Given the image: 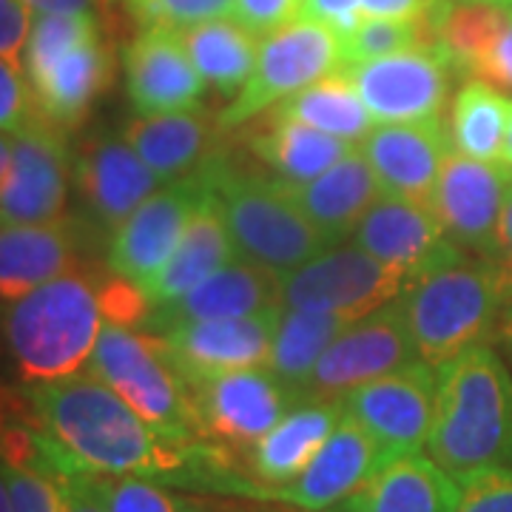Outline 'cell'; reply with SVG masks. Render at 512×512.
I'll return each mask as SVG.
<instances>
[{
    "label": "cell",
    "mask_w": 512,
    "mask_h": 512,
    "mask_svg": "<svg viewBox=\"0 0 512 512\" xmlns=\"http://www.w3.org/2000/svg\"><path fill=\"white\" fill-rule=\"evenodd\" d=\"M74 180L89 211L106 228L126 222L148 197L160 191L165 180L154 174L126 137L100 134L86 143L74 165Z\"/></svg>",
    "instance_id": "cell-21"
},
{
    "label": "cell",
    "mask_w": 512,
    "mask_h": 512,
    "mask_svg": "<svg viewBox=\"0 0 512 512\" xmlns=\"http://www.w3.org/2000/svg\"><path fill=\"white\" fill-rule=\"evenodd\" d=\"M37 123H46V120L37 111L35 94L26 74L0 57V131L20 134Z\"/></svg>",
    "instance_id": "cell-40"
},
{
    "label": "cell",
    "mask_w": 512,
    "mask_h": 512,
    "mask_svg": "<svg viewBox=\"0 0 512 512\" xmlns=\"http://www.w3.org/2000/svg\"><path fill=\"white\" fill-rule=\"evenodd\" d=\"M276 322L279 308L237 319L188 322L165 330L163 336L185 382H200L231 370L268 365Z\"/></svg>",
    "instance_id": "cell-17"
},
{
    "label": "cell",
    "mask_w": 512,
    "mask_h": 512,
    "mask_svg": "<svg viewBox=\"0 0 512 512\" xmlns=\"http://www.w3.org/2000/svg\"><path fill=\"white\" fill-rule=\"evenodd\" d=\"M498 274L501 291H504V305L512 302V188L501 211V222H498V237H495V251L487 259Z\"/></svg>",
    "instance_id": "cell-48"
},
{
    "label": "cell",
    "mask_w": 512,
    "mask_h": 512,
    "mask_svg": "<svg viewBox=\"0 0 512 512\" xmlns=\"http://www.w3.org/2000/svg\"><path fill=\"white\" fill-rule=\"evenodd\" d=\"M114 80V49L106 37H94L55 60L29 80L37 111L49 126L69 131L86 120L92 106L109 92Z\"/></svg>",
    "instance_id": "cell-25"
},
{
    "label": "cell",
    "mask_w": 512,
    "mask_h": 512,
    "mask_svg": "<svg viewBox=\"0 0 512 512\" xmlns=\"http://www.w3.org/2000/svg\"><path fill=\"white\" fill-rule=\"evenodd\" d=\"M0 512H15L12 510V493H9V481L3 473V464H0Z\"/></svg>",
    "instance_id": "cell-53"
},
{
    "label": "cell",
    "mask_w": 512,
    "mask_h": 512,
    "mask_svg": "<svg viewBox=\"0 0 512 512\" xmlns=\"http://www.w3.org/2000/svg\"><path fill=\"white\" fill-rule=\"evenodd\" d=\"M453 72V60L439 46L376 57L345 69L379 126L441 117L450 97Z\"/></svg>",
    "instance_id": "cell-12"
},
{
    "label": "cell",
    "mask_w": 512,
    "mask_h": 512,
    "mask_svg": "<svg viewBox=\"0 0 512 512\" xmlns=\"http://www.w3.org/2000/svg\"><path fill=\"white\" fill-rule=\"evenodd\" d=\"M123 3H126V0H123Z\"/></svg>",
    "instance_id": "cell-55"
},
{
    "label": "cell",
    "mask_w": 512,
    "mask_h": 512,
    "mask_svg": "<svg viewBox=\"0 0 512 512\" xmlns=\"http://www.w3.org/2000/svg\"><path fill=\"white\" fill-rule=\"evenodd\" d=\"M128 100L140 117L194 111L202 106L205 80L194 69L177 29L148 26L123 55Z\"/></svg>",
    "instance_id": "cell-18"
},
{
    "label": "cell",
    "mask_w": 512,
    "mask_h": 512,
    "mask_svg": "<svg viewBox=\"0 0 512 512\" xmlns=\"http://www.w3.org/2000/svg\"><path fill=\"white\" fill-rule=\"evenodd\" d=\"M453 512H512V467H490L458 478Z\"/></svg>",
    "instance_id": "cell-39"
},
{
    "label": "cell",
    "mask_w": 512,
    "mask_h": 512,
    "mask_svg": "<svg viewBox=\"0 0 512 512\" xmlns=\"http://www.w3.org/2000/svg\"><path fill=\"white\" fill-rule=\"evenodd\" d=\"M109 512H211L202 501L174 493L154 478L103 476Z\"/></svg>",
    "instance_id": "cell-37"
},
{
    "label": "cell",
    "mask_w": 512,
    "mask_h": 512,
    "mask_svg": "<svg viewBox=\"0 0 512 512\" xmlns=\"http://www.w3.org/2000/svg\"><path fill=\"white\" fill-rule=\"evenodd\" d=\"M35 15H69V12H92L100 15L103 0H20Z\"/></svg>",
    "instance_id": "cell-49"
},
{
    "label": "cell",
    "mask_w": 512,
    "mask_h": 512,
    "mask_svg": "<svg viewBox=\"0 0 512 512\" xmlns=\"http://www.w3.org/2000/svg\"><path fill=\"white\" fill-rule=\"evenodd\" d=\"M458 481L424 453L382 461L365 484L339 504V512H453Z\"/></svg>",
    "instance_id": "cell-27"
},
{
    "label": "cell",
    "mask_w": 512,
    "mask_h": 512,
    "mask_svg": "<svg viewBox=\"0 0 512 512\" xmlns=\"http://www.w3.org/2000/svg\"><path fill=\"white\" fill-rule=\"evenodd\" d=\"M493 339L510 350V359H512V302L510 305H504V311H501V316H498V325H495Z\"/></svg>",
    "instance_id": "cell-50"
},
{
    "label": "cell",
    "mask_w": 512,
    "mask_h": 512,
    "mask_svg": "<svg viewBox=\"0 0 512 512\" xmlns=\"http://www.w3.org/2000/svg\"><path fill=\"white\" fill-rule=\"evenodd\" d=\"M89 367L165 439L202 444L191 387L174 365L163 333L106 322Z\"/></svg>",
    "instance_id": "cell-6"
},
{
    "label": "cell",
    "mask_w": 512,
    "mask_h": 512,
    "mask_svg": "<svg viewBox=\"0 0 512 512\" xmlns=\"http://www.w3.org/2000/svg\"><path fill=\"white\" fill-rule=\"evenodd\" d=\"M424 450L456 481L512 467V373L490 345L436 367V416Z\"/></svg>",
    "instance_id": "cell-2"
},
{
    "label": "cell",
    "mask_w": 512,
    "mask_h": 512,
    "mask_svg": "<svg viewBox=\"0 0 512 512\" xmlns=\"http://www.w3.org/2000/svg\"><path fill=\"white\" fill-rule=\"evenodd\" d=\"M510 100L484 80L464 83L453 97L450 109V143L453 151L481 160L501 163L504 134H507Z\"/></svg>",
    "instance_id": "cell-34"
},
{
    "label": "cell",
    "mask_w": 512,
    "mask_h": 512,
    "mask_svg": "<svg viewBox=\"0 0 512 512\" xmlns=\"http://www.w3.org/2000/svg\"><path fill=\"white\" fill-rule=\"evenodd\" d=\"M348 325L350 319L336 316V313L279 308L274 345H271V356H268L265 367L274 370L276 376L291 387V393L299 402V393H302L316 362Z\"/></svg>",
    "instance_id": "cell-33"
},
{
    "label": "cell",
    "mask_w": 512,
    "mask_h": 512,
    "mask_svg": "<svg viewBox=\"0 0 512 512\" xmlns=\"http://www.w3.org/2000/svg\"><path fill=\"white\" fill-rule=\"evenodd\" d=\"M353 419L387 456L421 453L427 447L436 416V367L424 359L359 384L342 399Z\"/></svg>",
    "instance_id": "cell-11"
},
{
    "label": "cell",
    "mask_w": 512,
    "mask_h": 512,
    "mask_svg": "<svg viewBox=\"0 0 512 512\" xmlns=\"http://www.w3.org/2000/svg\"><path fill=\"white\" fill-rule=\"evenodd\" d=\"M501 163L512 171V100H510V117H507V134H504V151H501Z\"/></svg>",
    "instance_id": "cell-52"
},
{
    "label": "cell",
    "mask_w": 512,
    "mask_h": 512,
    "mask_svg": "<svg viewBox=\"0 0 512 512\" xmlns=\"http://www.w3.org/2000/svg\"><path fill=\"white\" fill-rule=\"evenodd\" d=\"M510 188L512 171L504 163H481L453 151L441 165L430 205L461 251L490 259Z\"/></svg>",
    "instance_id": "cell-14"
},
{
    "label": "cell",
    "mask_w": 512,
    "mask_h": 512,
    "mask_svg": "<svg viewBox=\"0 0 512 512\" xmlns=\"http://www.w3.org/2000/svg\"><path fill=\"white\" fill-rule=\"evenodd\" d=\"M237 256V245H234V237L228 231L220 202L214 200V194H208L188 222L177 251L160 268V274L143 288L151 308L157 311V308L177 302L191 288H197L202 279L217 274Z\"/></svg>",
    "instance_id": "cell-28"
},
{
    "label": "cell",
    "mask_w": 512,
    "mask_h": 512,
    "mask_svg": "<svg viewBox=\"0 0 512 512\" xmlns=\"http://www.w3.org/2000/svg\"><path fill=\"white\" fill-rule=\"evenodd\" d=\"M387 458L390 456L382 447L345 416L299 476L282 487L265 490L262 498H274L308 512L330 510L348 501Z\"/></svg>",
    "instance_id": "cell-19"
},
{
    "label": "cell",
    "mask_w": 512,
    "mask_h": 512,
    "mask_svg": "<svg viewBox=\"0 0 512 512\" xmlns=\"http://www.w3.org/2000/svg\"><path fill=\"white\" fill-rule=\"evenodd\" d=\"M103 325L100 282L86 271H69L9 302L3 339L23 382L49 384L89 365Z\"/></svg>",
    "instance_id": "cell-3"
},
{
    "label": "cell",
    "mask_w": 512,
    "mask_h": 512,
    "mask_svg": "<svg viewBox=\"0 0 512 512\" xmlns=\"http://www.w3.org/2000/svg\"><path fill=\"white\" fill-rule=\"evenodd\" d=\"M359 151L373 168L382 194L430 202L441 165L453 154V143L441 117H436L421 123L376 126L359 143Z\"/></svg>",
    "instance_id": "cell-20"
},
{
    "label": "cell",
    "mask_w": 512,
    "mask_h": 512,
    "mask_svg": "<svg viewBox=\"0 0 512 512\" xmlns=\"http://www.w3.org/2000/svg\"><path fill=\"white\" fill-rule=\"evenodd\" d=\"M12 146H15V134L0 131V183L9 174V165H12Z\"/></svg>",
    "instance_id": "cell-51"
},
{
    "label": "cell",
    "mask_w": 512,
    "mask_h": 512,
    "mask_svg": "<svg viewBox=\"0 0 512 512\" xmlns=\"http://www.w3.org/2000/svg\"><path fill=\"white\" fill-rule=\"evenodd\" d=\"M353 143L330 137L325 131L285 120L274 111H265V120L256 123L248 134V151L268 171H274L282 183H308L313 177L325 174L330 165L345 160Z\"/></svg>",
    "instance_id": "cell-30"
},
{
    "label": "cell",
    "mask_w": 512,
    "mask_h": 512,
    "mask_svg": "<svg viewBox=\"0 0 512 512\" xmlns=\"http://www.w3.org/2000/svg\"><path fill=\"white\" fill-rule=\"evenodd\" d=\"M467 72L476 80L495 86L498 92H512V15L484 46V52L470 63Z\"/></svg>",
    "instance_id": "cell-43"
},
{
    "label": "cell",
    "mask_w": 512,
    "mask_h": 512,
    "mask_svg": "<svg viewBox=\"0 0 512 512\" xmlns=\"http://www.w3.org/2000/svg\"><path fill=\"white\" fill-rule=\"evenodd\" d=\"M72 183V154L63 131L37 123L15 134L12 165L0 183V222L40 225L63 220Z\"/></svg>",
    "instance_id": "cell-15"
},
{
    "label": "cell",
    "mask_w": 512,
    "mask_h": 512,
    "mask_svg": "<svg viewBox=\"0 0 512 512\" xmlns=\"http://www.w3.org/2000/svg\"><path fill=\"white\" fill-rule=\"evenodd\" d=\"M353 245L382 259L384 265L399 268L410 282L464 256L456 242L447 237L430 202L390 194H382L373 202L353 234Z\"/></svg>",
    "instance_id": "cell-16"
},
{
    "label": "cell",
    "mask_w": 512,
    "mask_h": 512,
    "mask_svg": "<svg viewBox=\"0 0 512 512\" xmlns=\"http://www.w3.org/2000/svg\"><path fill=\"white\" fill-rule=\"evenodd\" d=\"M399 305L419 359L439 367L493 336L504 291L487 259L461 256L413 279Z\"/></svg>",
    "instance_id": "cell-5"
},
{
    "label": "cell",
    "mask_w": 512,
    "mask_h": 512,
    "mask_svg": "<svg viewBox=\"0 0 512 512\" xmlns=\"http://www.w3.org/2000/svg\"><path fill=\"white\" fill-rule=\"evenodd\" d=\"M342 419H345L342 402L293 404L262 439L239 456L242 470L259 487V498L265 490L282 487L299 476Z\"/></svg>",
    "instance_id": "cell-22"
},
{
    "label": "cell",
    "mask_w": 512,
    "mask_h": 512,
    "mask_svg": "<svg viewBox=\"0 0 512 512\" xmlns=\"http://www.w3.org/2000/svg\"><path fill=\"white\" fill-rule=\"evenodd\" d=\"M205 444L228 456H242L282 419L296 396L268 367L231 370L211 379L188 382Z\"/></svg>",
    "instance_id": "cell-9"
},
{
    "label": "cell",
    "mask_w": 512,
    "mask_h": 512,
    "mask_svg": "<svg viewBox=\"0 0 512 512\" xmlns=\"http://www.w3.org/2000/svg\"><path fill=\"white\" fill-rule=\"evenodd\" d=\"M339 72H345L342 37L322 23L293 20L259 43L254 74L248 77L245 89L220 111L217 126L222 134L245 128L285 97Z\"/></svg>",
    "instance_id": "cell-7"
},
{
    "label": "cell",
    "mask_w": 512,
    "mask_h": 512,
    "mask_svg": "<svg viewBox=\"0 0 512 512\" xmlns=\"http://www.w3.org/2000/svg\"><path fill=\"white\" fill-rule=\"evenodd\" d=\"M299 6L302 0H234L231 15L251 35L268 37L276 29L299 20Z\"/></svg>",
    "instance_id": "cell-42"
},
{
    "label": "cell",
    "mask_w": 512,
    "mask_h": 512,
    "mask_svg": "<svg viewBox=\"0 0 512 512\" xmlns=\"http://www.w3.org/2000/svg\"><path fill=\"white\" fill-rule=\"evenodd\" d=\"M57 484L63 490V512H109L103 476L77 470V473L57 478Z\"/></svg>",
    "instance_id": "cell-46"
},
{
    "label": "cell",
    "mask_w": 512,
    "mask_h": 512,
    "mask_svg": "<svg viewBox=\"0 0 512 512\" xmlns=\"http://www.w3.org/2000/svg\"><path fill=\"white\" fill-rule=\"evenodd\" d=\"M103 35L100 15L92 12H69V15H35V26L23 52V74L32 80L46 72L55 60L77 46Z\"/></svg>",
    "instance_id": "cell-35"
},
{
    "label": "cell",
    "mask_w": 512,
    "mask_h": 512,
    "mask_svg": "<svg viewBox=\"0 0 512 512\" xmlns=\"http://www.w3.org/2000/svg\"><path fill=\"white\" fill-rule=\"evenodd\" d=\"M453 0H362L365 18L384 20H430L433 26Z\"/></svg>",
    "instance_id": "cell-47"
},
{
    "label": "cell",
    "mask_w": 512,
    "mask_h": 512,
    "mask_svg": "<svg viewBox=\"0 0 512 512\" xmlns=\"http://www.w3.org/2000/svg\"><path fill=\"white\" fill-rule=\"evenodd\" d=\"M271 111L293 123L325 131L330 137L348 140L353 146L362 143L376 128V120L362 103V94L356 92L353 80L345 72L330 74L308 89L285 97Z\"/></svg>",
    "instance_id": "cell-32"
},
{
    "label": "cell",
    "mask_w": 512,
    "mask_h": 512,
    "mask_svg": "<svg viewBox=\"0 0 512 512\" xmlns=\"http://www.w3.org/2000/svg\"><path fill=\"white\" fill-rule=\"evenodd\" d=\"M200 171L245 262L285 276L330 248L276 177L237 168L220 151Z\"/></svg>",
    "instance_id": "cell-4"
},
{
    "label": "cell",
    "mask_w": 512,
    "mask_h": 512,
    "mask_svg": "<svg viewBox=\"0 0 512 512\" xmlns=\"http://www.w3.org/2000/svg\"><path fill=\"white\" fill-rule=\"evenodd\" d=\"M410 279L359 245H336L302 268L279 276L282 308L336 313L350 322L396 302Z\"/></svg>",
    "instance_id": "cell-8"
},
{
    "label": "cell",
    "mask_w": 512,
    "mask_h": 512,
    "mask_svg": "<svg viewBox=\"0 0 512 512\" xmlns=\"http://www.w3.org/2000/svg\"><path fill=\"white\" fill-rule=\"evenodd\" d=\"M217 120L202 109L134 117L123 131L126 143L165 183L194 174L217 154Z\"/></svg>",
    "instance_id": "cell-29"
},
{
    "label": "cell",
    "mask_w": 512,
    "mask_h": 512,
    "mask_svg": "<svg viewBox=\"0 0 512 512\" xmlns=\"http://www.w3.org/2000/svg\"><path fill=\"white\" fill-rule=\"evenodd\" d=\"M274 308H282L279 274L259 268L254 262L234 259L217 274L202 279L197 288H191L177 302L157 308L151 313V325L154 330H171L188 322L237 319Z\"/></svg>",
    "instance_id": "cell-23"
},
{
    "label": "cell",
    "mask_w": 512,
    "mask_h": 512,
    "mask_svg": "<svg viewBox=\"0 0 512 512\" xmlns=\"http://www.w3.org/2000/svg\"><path fill=\"white\" fill-rule=\"evenodd\" d=\"M80 237L72 222H0V302H15L77 265Z\"/></svg>",
    "instance_id": "cell-26"
},
{
    "label": "cell",
    "mask_w": 512,
    "mask_h": 512,
    "mask_svg": "<svg viewBox=\"0 0 512 512\" xmlns=\"http://www.w3.org/2000/svg\"><path fill=\"white\" fill-rule=\"evenodd\" d=\"M3 464V461H0ZM15 512H63V490L52 476L3 464Z\"/></svg>",
    "instance_id": "cell-41"
},
{
    "label": "cell",
    "mask_w": 512,
    "mask_h": 512,
    "mask_svg": "<svg viewBox=\"0 0 512 512\" xmlns=\"http://www.w3.org/2000/svg\"><path fill=\"white\" fill-rule=\"evenodd\" d=\"M35 26V12L20 0H0V57L23 72V52Z\"/></svg>",
    "instance_id": "cell-44"
},
{
    "label": "cell",
    "mask_w": 512,
    "mask_h": 512,
    "mask_svg": "<svg viewBox=\"0 0 512 512\" xmlns=\"http://www.w3.org/2000/svg\"><path fill=\"white\" fill-rule=\"evenodd\" d=\"M481 3H493V6H501V9H510L512 12V0H481Z\"/></svg>",
    "instance_id": "cell-54"
},
{
    "label": "cell",
    "mask_w": 512,
    "mask_h": 512,
    "mask_svg": "<svg viewBox=\"0 0 512 512\" xmlns=\"http://www.w3.org/2000/svg\"><path fill=\"white\" fill-rule=\"evenodd\" d=\"M205 197H208V185L200 168L188 177L163 185L154 197H148L111 234V274L146 288L177 251L188 222Z\"/></svg>",
    "instance_id": "cell-13"
},
{
    "label": "cell",
    "mask_w": 512,
    "mask_h": 512,
    "mask_svg": "<svg viewBox=\"0 0 512 512\" xmlns=\"http://www.w3.org/2000/svg\"><path fill=\"white\" fill-rule=\"evenodd\" d=\"M128 12L140 26H165V29H191L208 20L228 18L234 0H126Z\"/></svg>",
    "instance_id": "cell-38"
},
{
    "label": "cell",
    "mask_w": 512,
    "mask_h": 512,
    "mask_svg": "<svg viewBox=\"0 0 512 512\" xmlns=\"http://www.w3.org/2000/svg\"><path fill=\"white\" fill-rule=\"evenodd\" d=\"M282 185L330 248H336L342 239L356 234L359 222L365 220L373 202L382 197V185L359 146L353 148L345 160L330 165L325 174L313 177L308 183Z\"/></svg>",
    "instance_id": "cell-24"
},
{
    "label": "cell",
    "mask_w": 512,
    "mask_h": 512,
    "mask_svg": "<svg viewBox=\"0 0 512 512\" xmlns=\"http://www.w3.org/2000/svg\"><path fill=\"white\" fill-rule=\"evenodd\" d=\"M299 18L322 23L342 40H348L365 23V9L362 0H302Z\"/></svg>",
    "instance_id": "cell-45"
},
{
    "label": "cell",
    "mask_w": 512,
    "mask_h": 512,
    "mask_svg": "<svg viewBox=\"0 0 512 512\" xmlns=\"http://www.w3.org/2000/svg\"><path fill=\"white\" fill-rule=\"evenodd\" d=\"M419 353L410 339L399 299L370 316L350 322L311 370L299 402H339L359 384L382 379L416 362Z\"/></svg>",
    "instance_id": "cell-10"
},
{
    "label": "cell",
    "mask_w": 512,
    "mask_h": 512,
    "mask_svg": "<svg viewBox=\"0 0 512 512\" xmlns=\"http://www.w3.org/2000/svg\"><path fill=\"white\" fill-rule=\"evenodd\" d=\"M424 46H439L436 26L430 20L365 18V23L348 40H342L345 69L367 63V60H376V57L424 49Z\"/></svg>",
    "instance_id": "cell-36"
},
{
    "label": "cell",
    "mask_w": 512,
    "mask_h": 512,
    "mask_svg": "<svg viewBox=\"0 0 512 512\" xmlns=\"http://www.w3.org/2000/svg\"><path fill=\"white\" fill-rule=\"evenodd\" d=\"M35 421L89 473L137 476L163 484H205L242 493L245 478L214 444H180L157 433L126 399L97 376H69L35 384L29 393Z\"/></svg>",
    "instance_id": "cell-1"
},
{
    "label": "cell",
    "mask_w": 512,
    "mask_h": 512,
    "mask_svg": "<svg viewBox=\"0 0 512 512\" xmlns=\"http://www.w3.org/2000/svg\"><path fill=\"white\" fill-rule=\"evenodd\" d=\"M180 37L205 86L231 100L245 89L259 57V40L245 26L228 18L208 20L183 29Z\"/></svg>",
    "instance_id": "cell-31"
}]
</instances>
